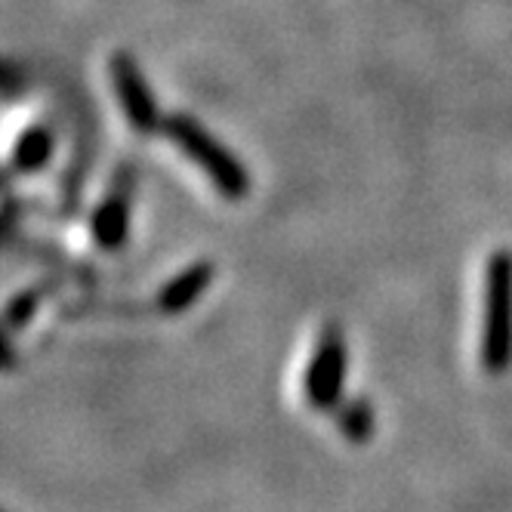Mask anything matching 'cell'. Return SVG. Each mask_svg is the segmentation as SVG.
Listing matches in <instances>:
<instances>
[{"label":"cell","instance_id":"cell-5","mask_svg":"<svg viewBox=\"0 0 512 512\" xmlns=\"http://www.w3.org/2000/svg\"><path fill=\"white\" fill-rule=\"evenodd\" d=\"M108 78H112V90H115V99L121 105L127 124L139 136L164 130V115L158 108V99H155L152 87L145 84L139 62L130 53L118 50L112 56V62H108Z\"/></svg>","mask_w":512,"mask_h":512},{"label":"cell","instance_id":"cell-1","mask_svg":"<svg viewBox=\"0 0 512 512\" xmlns=\"http://www.w3.org/2000/svg\"><path fill=\"white\" fill-rule=\"evenodd\" d=\"M164 136L186 155L216 189L219 198L226 201H244L250 195V170L238 161V155L229 145L219 142L204 124H198L192 115L176 112L164 118Z\"/></svg>","mask_w":512,"mask_h":512},{"label":"cell","instance_id":"cell-6","mask_svg":"<svg viewBox=\"0 0 512 512\" xmlns=\"http://www.w3.org/2000/svg\"><path fill=\"white\" fill-rule=\"evenodd\" d=\"M216 266L210 260H195L186 269H179L173 278H167L158 294H155V309L161 315H182L189 312L213 284Z\"/></svg>","mask_w":512,"mask_h":512},{"label":"cell","instance_id":"cell-8","mask_svg":"<svg viewBox=\"0 0 512 512\" xmlns=\"http://www.w3.org/2000/svg\"><path fill=\"white\" fill-rule=\"evenodd\" d=\"M337 429L346 442L352 445H368L377 429V414L368 398H346L340 401V408L334 411Z\"/></svg>","mask_w":512,"mask_h":512},{"label":"cell","instance_id":"cell-4","mask_svg":"<svg viewBox=\"0 0 512 512\" xmlns=\"http://www.w3.org/2000/svg\"><path fill=\"white\" fill-rule=\"evenodd\" d=\"M136 182H139L136 164L133 161H121V167L115 170L112 182H108L105 198L90 213V238L105 253H118L121 247H127Z\"/></svg>","mask_w":512,"mask_h":512},{"label":"cell","instance_id":"cell-2","mask_svg":"<svg viewBox=\"0 0 512 512\" xmlns=\"http://www.w3.org/2000/svg\"><path fill=\"white\" fill-rule=\"evenodd\" d=\"M482 340L479 361L488 377L512 368V253L491 250L482 284Z\"/></svg>","mask_w":512,"mask_h":512},{"label":"cell","instance_id":"cell-9","mask_svg":"<svg viewBox=\"0 0 512 512\" xmlns=\"http://www.w3.org/2000/svg\"><path fill=\"white\" fill-rule=\"evenodd\" d=\"M44 287H47V284H31V287L19 290V294L7 303V331H10V334L22 331L25 324H31L34 312L41 309V300H44V294H47Z\"/></svg>","mask_w":512,"mask_h":512},{"label":"cell","instance_id":"cell-3","mask_svg":"<svg viewBox=\"0 0 512 512\" xmlns=\"http://www.w3.org/2000/svg\"><path fill=\"white\" fill-rule=\"evenodd\" d=\"M349 374V346L337 324H324L312 346L306 374H303V395L312 411L334 414L343 401V386Z\"/></svg>","mask_w":512,"mask_h":512},{"label":"cell","instance_id":"cell-7","mask_svg":"<svg viewBox=\"0 0 512 512\" xmlns=\"http://www.w3.org/2000/svg\"><path fill=\"white\" fill-rule=\"evenodd\" d=\"M56 152V136L47 124H31L19 133L13 155H10V173H41Z\"/></svg>","mask_w":512,"mask_h":512}]
</instances>
